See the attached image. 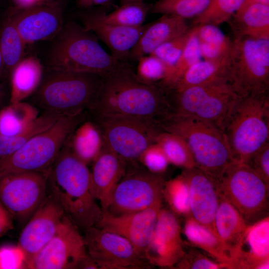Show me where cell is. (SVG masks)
I'll list each match as a JSON object with an SVG mask.
<instances>
[{
  "label": "cell",
  "instance_id": "7a4b0ae2",
  "mask_svg": "<svg viewBox=\"0 0 269 269\" xmlns=\"http://www.w3.org/2000/svg\"><path fill=\"white\" fill-rule=\"evenodd\" d=\"M49 178L51 192L73 223L85 230L96 226L102 211L95 196L91 171L67 143L53 163Z\"/></svg>",
  "mask_w": 269,
  "mask_h": 269
},
{
  "label": "cell",
  "instance_id": "db71d44e",
  "mask_svg": "<svg viewBox=\"0 0 269 269\" xmlns=\"http://www.w3.org/2000/svg\"><path fill=\"white\" fill-rule=\"evenodd\" d=\"M54 0H41V2H43V1H54Z\"/></svg>",
  "mask_w": 269,
  "mask_h": 269
},
{
  "label": "cell",
  "instance_id": "5bb4252c",
  "mask_svg": "<svg viewBox=\"0 0 269 269\" xmlns=\"http://www.w3.org/2000/svg\"><path fill=\"white\" fill-rule=\"evenodd\" d=\"M84 239L87 253L96 263L98 269L150 267L132 244L121 235L94 226L85 230Z\"/></svg>",
  "mask_w": 269,
  "mask_h": 269
},
{
  "label": "cell",
  "instance_id": "4fadbf2b",
  "mask_svg": "<svg viewBox=\"0 0 269 269\" xmlns=\"http://www.w3.org/2000/svg\"><path fill=\"white\" fill-rule=\"evenodd\" d=\"M87 255L84 237L65 215L54 236L27 262L26 269H78Z\"/></svg>",
  "mask_w": 269,
  "mask_h": 269
},
{
  "label": "cell",
  "instance_id": "f5cc1de1",
  "mask_svg": "<svg viewBox=\"0 0 269 269\" xmlns=\"http://www.w3.org/2000/svg\"><path fill=\"white\" fill-rule=\"evenodd\" d=\"M3 90L1 85L0 84V105L1 104V101L3 97Z\"/></svg>",
  "mask_w": 269,
  "mask_h": 269
},
{
  "label": "cell",
  "instance_id": "f6af8a7d",
  "mask_svg": "<svg viewBox=\"0 0 269 269\" xmlns=\"http://www.w3.org/2000/svg\"><path fill=\"white\" fill-rule=\"evenodd\" d=\"M196 34L200 42L214 44H222L231 41L223 31L216 26L209 24L194 25Z\"/></svg>",
  "mask_w": 269,
  "mask_h": 269
},
{
  "label": "cell",
  "instance_id": "1f68e13d",
  "mask_svg": "<svg viewBox=\"0 0 269 269\" xmlns=\"http://www.w3.org/2000/svg\"><path fill=\"white\" fill-rule=\"evenodd\" d=\"M61 116L45 112L20 133L12 136L0 135V158L18 149L33 136L50 127Z\"/></svg>",
  "mask_w": 269,
  "mask_h": 269
},
{
  "label": "cell",
  "instance_id": "e0dca14e",
  "mask_svg": "<svg viewBox=\"0 0 269 269\" xmlns=\"http://www.w3.org/2000/svg\"><path fill=\"white\" fill-rule=\"evenodd\" d=\"M162 202H158L143 210L122 215L115 216L107 212H103L95 226L125 238L132 244L138 255L146 261L145 252L162 206Z\"/></svg>",
  "mask_w": 269,
  "mask_h": 269
},
{
  "label": "cell",
  "instance_id": "f1b7e54d",
  "mask_svg": "<svg viewBox=\"0 0 269 269\" xmlns=\"http://www.w3.org/2000/svg\"><path fill=\"white\" fill-rule=\"evenodd\" d=\"M35 107L22 102L10 103L0 111V135L12 136L26 129L38 116Z\"/></svg>",
  "mask_w": 269,
  "mask_h": 269
},
{
  "label": "cell",
  "instance_id": "4316f807",
  "mask_svg": "<svg viewBox=\"0 0 269 269\" xmlns=\"http://www.w3.org/2000/svg\"><path fill=\"white\" fill-rule=\"evenodd\" d=\"M183 231L190 245L206 252L227 269H233L230 254L218 237L207 228L189 216L186 218Z\"/></svg>",
  "mask_w": 269,
  "mask_h": 269
},
{
  "label": "cell",
  "instance_id": "8fae6325",
  "mask_svg": "<svg viewBox=\"0 0 269 269\" xmlns=\"http://www.w3.org/2000/svg\"><path fill=\"white\" fill-rule=\"evenodd\" d=\"M165 182L162 174L148 170L125 174L114 188L105 212L119 216L149 208L162 201Z\"/></svg>",
  "mask_w": 269,
  "mask_h": 269
},
{
  "label": "cell",
  "instance_id": "60d3db41",
  "mask_svg": "<svg viewBox=\"0 0 269 269\" xmlns=\"http://www.w3.org/2000/svg\"><path fill=\"white\" fill-rule=\"evenodd\" d=\"M138 160L148 171L162 174L169 164L164 153L156 143L149 145L140 154Z\"/></svg>",
  "mask_w": 269,
  "mask_h": 269
},
{
  "label": "cell",
  "instance_id": "8d00e7d4",
  "mask_svg": "<svg viewBox=\"0 0 269 269\" xmlns=\"http://www.w3.org/2000/svg\"><path fill=\"white\" fill-rule=\"evenodd\" d=\"M162 197L175 214L185 218L190 216L189 190L181 174L165 182Z\"/></svg>",
  "mask_w": 269,
  "mask_h": 269
},
{
  "label": "cell",
  "instance_id": "7dc6e473",
  "mask_svg": "<svg viewBox=\"0 0 269 269\" xmlns=\"http://www.w3.org/2000/svg\"><path fill=\"white\" fill-rule=\"evenodd\" d=\"M111 0H77L76 4L81 8H89L97 5L106 4Z\"/></svg>",
  "mask_w": 269,
  "mask_h": 269
},
{
  "label": "cell",
  "instance_id": "d6a6232c",
  "mask_svg": "<svg viewBox=\"0 0 269 269\" xmlns=\"http://www.w3.org/2000/svg\"><path fill=\"white\" fill-rule=\"evenodd\" d=\"M151 6L152 4L144 1L121 5L109 13L102 9L96 10L99 17L106 23L125 27H138L143 25Z\"/></svg>",
  "mask_w": 269,
  "mask_h": 269
},
{
  "label": "cell",
  "instance_id": "ba28073f",
  "mask_svg": "<svg viewBox=\"0 0 269 269\" xmlns=\"http://www.w3.org/2000/svg\"><path fill=\"white\" fill-rule=\"evenodd\" d=\"M226 76L241 98L269 95V39L234 34Z\"/></svg>",
  "mask_w": 269,
  "mask_h": 269
},
{
  "label": "cell",
  "instance_id": "f907efd6",
  "mask_svg": "<svg viewBox=\"0 0 269 269\" xmlns=\"http://www.w3.org/2000/svg\"><path fill=\"white\" fill-rule=\"evenodd\" d=\"M145 0H120V3L121 5L138 1H144Z\"/></svg>",
  "mask_w": 269,
  "mask_h": 269
},
{
  "label": "cell",
  "instance_id": "d590c367",
  "mask_svg": "<svg viewBox=\"0 0 269 269\" xmlns=\"http://www.w3.org/2000/svg\"><path fill=\"white\" fill-rule=\"evenodd\" d=\"M201 57L199 41L194 26L193 32L169 76L165 81L158 85L164 90L172 89L184 72L193 64L200 60Z\"/></svg>",
  "mask_w": 269,
  "mask_h": 269
},
{
  "label": "cell",
  "instance_id": "277c9868",
  "mask_svg": "<svg viewBox=\"0 0 269 269\" xmlns=\"http://www.w3.org/2000/svg\"><path fill=\"white\" fill-rule=\"evenodd\" d=\"M159 126L162 131L182 137L190 149L195 167L216 181L233 161L223 131L207 121L194 116L170 114Z\"/></svg>",
  "mask_w": 269,
  "mask_h": 269
},
{
  "label": "cell",
  "instance_id": "30bf717a",
  "mask_svg": "<svg viewBox=\"0 0 269 269\" xmlns=\"http://www.w3.org/2000/svg\"><path fill=\"white\" fill-rule=\"evenodd\" d=\"M94 119L105 143L124 161L138 160L162 131L158 124L135 117L98 115Z\"/></svg>",
  "mask_w": 269,
  "mask_h": 269
},
{
  "label": "cell",
  "instance_id": "ab89813d",
  "mask_svg": "<svg viewBox=\"0 0 269 269\" xmlns=\"http://www.w3.org/2000/svg\"><path fill=\"white\" fill-rule=\"evenodd\" d=\"M137 61L136 74L142 81L150 84H159L166 78L167 68L155 56L146 55L140 57Z\"/></svg>",
  "mask_w": 269,
  "mask_h": 269
},
{
  "label": "cell",
  "instance_id": "c3c4849f",
  "mask_svg": "<svg viewBox=\"0 0 269 269\" xmlns=\"http://www.w3.org/2000/svg\"><path fill=\"white\" fill-rule=\"evenodd\" d=\"M15 7L18 8L28 7L41 2V0H12Z\"/></svg>",
  "mask_w": 269,
  "mask_h": 269
},
{
  "label": "cell",
  "instance_id": "d4e9b609",
  "mask_svg": "<svg viewBox=\"0 0 269 269\" xmlns=\"http://www.w3.org/2000/svg\"><path fill=\"white\" fill-rule=\"evenodd\" d=\"M232 18L234 34L255 39H269V4L241 5Z\"/></svg>",
  "mask_w": 269,
  "mask_h": 269
},
{
  "label": "cell",
  "instance_id": "6da1fadb",
  "mask_svg": "<svg viewBox=\"0 0 269 269\" xmlns=\"http://www.w3.org/2000/svg\"><path fill=\"white\" fill-rule=\"evenodd\" d=\"M93 116L135 117L158 124L171 114L164 90L141 80L128 62L102 77L97 94L88 109Z\"/></svg>",
  "mask_w": 269,
  "mask_h": 269
},
{
  "label": "cell",
  "instance_id": "bcb514c9",
  "mask_svg": "<svg viewBox=\"0 0 269 269\" xmlns=\"http://www.w3.org/2000/svg\"><path fill=\"white\" fill-rule=\"evenodd\" d=\"M13 227L9 213L0 203V237Z\"/></svg>",
  "mask_w": 269,
  "mask_h": 269
},
{
  "label": "cell",
  "instance_id": "cb8c5ba5",
  "mask_svg": "<svg viewBox=\"0 0 269 269\" xmlns=\"http://www.w3.org/2000/svg\"><path fill=\"white\" fill-rule=\"evenodd\" d=\"M248 226L238 211L220 195L214 228L216 236L230 254L233 269Z\"/></svg>",
  "mask_w": 269,
  "mask_h": 269
},
{
  "label": "cell",
  "instance_id": "5b68a950",
  "mask_svg": "<svg viewBox=\"0 0 269 269\" xmlns=\"http://www.w3.org/2000/svg\"><path fill=\"white\" fill-rule=\"evenodd\" d=\"M233 161L246 163L269 142V95L240 98L222 128Z\"/></svg>",
  "mask_w": 269,
  "mask_h": 269
},
{
  "label": "cell",
  "instance_id": "681fc988",
  "mask_svg": "<svg viewBox=\"0 0 269 269\" xmlns=\"http://www.w3.org/2000/svg\"><path fill=\"white\" fill-rule=\"evenodd\" d=\"M251 3H262L269 4V0H244L241 5H245Z\"/></svg>",
  "mask_w": 269,
  "mask_h": 269
},
{
  "label": "cell",
  "instance_id": "9a60e30c",
  "mask_svg": "<svg viewBox=\"0 0 269 269\" xmlns=\"http://www.w3.org/2000/svg\"><path fill=\"white\" fill-rule=\"evenodd\" d=\"M63 9L62 1L56 0L25 8L14 6L7 13L26 44L52 40L64 24Z\"/></svg>",
  "mask_w": 269,
  "mask_h": 269
},
{
  "label": "cell",
  "instance_id": "f35d334b",
  "mask_svg": "<svg viewBox=\"0 0 269 269\" xmlns=\"http://www.w3.org/2000/svg\"><path fill=\"white\" fill-rule=\"evenodd\" d=\"M193 32V27L182 35L162 44L150 54L160 59L167 68V77L161 83L165 81L169 76Z\"/></svg>",
  "mask_w": 269,
  "mask_h": 269
},
{
  "label": "cell",
  "instance_id": "ee69618b",
  "mask_svg": "<svg viewBox=\"0 0 269 269\" xmlns=\"http://www.w3.org/2000/svg\"><path fill=\"white\" fill-rule=\"evenodd\" d=\"M246 163L269 186V142L257 151Z\"/></svg>",
  "mask_w": 269,
  "mask_h": 269
},
{
  "label": "cell",
  "instance_id": "74e56055",
  "mask_svg": "<svg viewBox=\"0 0 269 269\" xmlns=\"http://www.w3.org/2000/svg\"><path fill=\"white\" fill-rule=\"evenodd\" d=\"M244 0H212L207 8L195 17L194 25L209 24L216 26L228 21L240 7Z\"/></svg>",
  "mask_w": 269,
  "mask_h": 269
},
{
  "label": "cell",
  "instance_id": "e575fe53",
  "mask_svg": "<svg viewBox=\"0 0 269 269\" xmlns=\"http://www.w3.org/2000/svg\"><path fill=\"white\" fill-rule=\"evenodd\" d=\"M212 0H158L152 4L150 13L172 14L186 19L203 12Z\"/></svg>",
  "mask_w": 269,
  "mask_h": 269
},
{
  "label": "cell",
  "instance_id": "816d5d0a",
  "mask_svg": "<svg viewBox=\"0 0 269 269\" xmlns=\"http://www.w3.org/2000/svg\"><path fill=\"white\" fill-rule=\"evenodd\" d=\"M4 71V65L2 57L0 51V76Z\"/></svg>",
  "mask_w": 269,
  "mask_h": 269
},
{
  "label": "cell",
  "instance_id": "d6986e66",
  "mask_svg": "<svg viewBox=\"0 0 269 269\" xmlns=\"http://www.w3.org/2000/svg\"><path fill=\"white\" fill-rule=\"evenodd\" d=\"M181 175L189 190L190 217L216 236L214 219L220 199L216 181L196 167L184 169Z\"/></svg>",
  "mask_w": 269,
  "mask_h": 269
},
{
  "label": "cell",
  "instance_id": "7c38bea8",
  "mask_svg": "<svg viewBox=\"0 0 269 269\" xmlns=\"http://www.w3.org/2000/svg\"><path fill=\"white\" fill-rule=\"evenodd\" d=\"M50 169L0 178V200L8 212L24 221L30 218L47 195Z\"/></svg>",
  "mask_w": 269,
  "mask_h": 269
},
{
  "label": "cell",
  "instance_id": "ac0fdd59",
  "mask_svg": "<svg viewBox=\"0 0 269 269\" xmlns=\"http://www.w3.org/2000/svg\"><path fill=\"white\" fill-rule=\"evenodd\" d=\"M66 215L51 192L46 195L20 234L18 246L23 251L26 264L54 236Z\"/></svg>",
  "mask_w": 269,
  "mask_h": 269
},
{
  "label": "cell",
  "instance_id": "7402d4cb",
  "mask_svg": "<svg viewBox=\"0 0 269 269\" xmlns=\"http://www.w3.org/2000/svg\"><path fill=\"white\" fill-rule=\"evenodd\" d=\"M190 28L185 19L172 14H162L148 24L137 42L130 51L129 60L137 61L151 54L162 44L187 32Z\"/></svg>",
  "mask_w": 269,
  "mask_h": 269
},
{
  "label": "cell",
  "instance_id": "3957f363",
  "mask_svg": "<svg viewBox=\"0 0 269 269\" xmlns=\"http://www.w3.org/2000/svg\"><path fill=\"white\" fill-rule=\"evenodd\" d=\"M52 40L47 55L51 70L90 73L104 77L125 62L107 53L94 33L75 21L64 24Z\"/></svg>",
  "mask_w": 269,
  "mask_h": 269
},
{
  "label": "cell",
  "instance_id": "9c48e42d",
  "mask_svg": "<svg viewBox=\"0 0 269 269\" xmlns=\"http://www.w3.org/2000/svg\"><path fill=\"white\" fill-rule=\"evenodd\" d=\"M221 196L248 225L269 216V189L247 164L233 161L216 181Z\"/></svg>",
  "mask_w": 269,
  "mask_h": 269
},
{
  "label": "cell",
  "instance_id": "52a82bcc",
  "mask_svg": "<svg viewBox=\"0 0 269 269\" xmlns=\"http://www.w3.org/2000/svg\"><path fill=\"white\" fill-rule=\"evenodd\" d=\"M102 81L96 74L51 70L37 89L35 100L45 112L76 115L89 108Z\"/></svg>",
  "mask_w": 269,
  "mask_h": 269
},
{
  "label": "cell",
  "instance_id": "83f0119b",
  "mask_svg": "<svg viewBox=\"0 0 269 269\" xmlns=\"http://www.w3.org/2000/svg\"><path fill=\"white\" fill-rule=\"evenodd\" d=\"M74 154L86 164L93 162L101 152L104 139L94 122H82L74 130L67 142Z\"/></svg>",
  "mask_w": 269,
  "mask_h": 269
},
{
  "label": "cell",
  "instance_id": "484cf974",
  "mask_svg": "<svg viewBox=\"0 0 269 269\" xmlns=\"http://www.w3.org/2000/svg\"><path fill=\"white\" fill-rule=\"evenodd\" d=\"M10 74V103L22 102L37 90L43 79V68L34 56L23 58Z\"/></svg>",
  "mask_w": 269,
  "mask_h": 269
},
{
  "label": "cell",
  "instance_id": "f546056e",
  "mask_svg": "<svg viewBox=\"0 0 269 269\" xmlns=\"http://www.w3.org/2000/svg\"><path fill=\"white\" fill-rule=\"evenodd\" d=\"M25 43L6 13L0 27V51L4 71L10 73L23 58Z\"/></svg>",
  "mask_w": 269,
  "mask_h": 269
},
{
  "label": "cell",
  "instance_id": "2e32d148",
  "mask_svg": "<svg viewBox=\"0 0 269 269\" xmlns=\"http://www.w3.org/2000/svg\"><path fill=\"white\" fill-rule=\"evenodd\" d=\"M176 215L170 209L161 207L145 252V259L150 265L174 267L184 255L185 244Z\"/></svg>",
  "mask_w": 269,
  "mask_h": 269
},
{
  "label": "cell",
  "instance_id": "836d02e7",
  "mask_svg": "<svg viewBox=\"0 0 269 269\" xmlns=\"http://www.w3.org/2000/svg\"><path fill=\"white\" fill-rule=\"evenodd\" d=\"M155 142L161 147L169 163L184 169L195 167L190 149L180 136L162 131L156 136Z\"/></svg>",
  "mask_w": 269,
  "mask_h": 269
},
{
  "label": "cell",
  "instance_id": "603a6c76",
  "mask_svg": "<svg viewBox=\"0 0 269 269\" xmlns=\"http://www.w3.org/2000/svg\"><path fill=\"white\" fill-rule=\"evenodd\" d=\"M269 216L249 225L234 269H269Z\"/></svg>",
  "mask_w": 269,
  "mask_h": 269
},
{
  "label": "cell",
  "instance_id": "44dd1931",
  "mask_svg": "<svg viewBox=\"0 0 269 269\" xmlns=\"http://www.w3.org/2000/svg\"><path fill=\"white\" fill-rule=\"evenodd\" d=\"M92 163L93 190L103 213L107 209L114 188L126 174L125 161L104 142L101 152Z\"/></svg>",
  "mask_w": 269,
  "mask_h": 269
},
{
  "label": "cell",
  "instance_id": "8992f818",
  "mask_svg": "<svg viewBox=\"0 0 269 269\" xmlns=\"http://www.w3.org/2000/svg\"><path fill=\"white\" fill-rule=\"evenodd\" d=\"M84 120L83 112L62 116L18 149L0 158V178L15 173L49 170L71 135Z\"/></svg>",
  "mask_w": 269,
  "mask_h": 269
},
{
  "label": "cell",
  "instance_id": "b9f144b4",
  "mask_svg": "<svg viewBox=\"0 0 269 269\" xmlns=\"http://www.w3.org/2000/svg\"><path fill=\"white\" fill-rule=\"evenodd\" d=\"M178 269H220L227 267L219 262H216L195 250L185 252L182 259L176 264Z\"/></svg>",
  "mask_w": 269,
  "mask_h": 269
},
{
  "label": "cell",
  "instance_id": "11a10c76",
  "mask_svg": "<svg viewBox=\"0 0 269 269\" xmlns=\"http://www.w3.org/2000/svg\"></svg>",
  "mask_w": 269,
  "mask_h": 269
},
{
  "label": "cell",
  "instance_id": "ffe728a7",
  "mask_svg": "<svg viewBox=\"0 0 269 269\" xmlns=\"http://www.w3.org/2000/svg\"><path fill=\"white\" fill-rule=\"evenodd\" d=\"M79 18L82 25L103 41L113 57L120 62H128L130 51L148 25L125 27L109 24L99 17L96 10L83 12Z\"/></svg>",
  "mask_w": 269,
  "mask_h": 269
},
{
  "label": "cell",
  "instance_id": "4dcf8cb0",
  "mask_svg": "<svg viewBox=\"0 0 269 269\" xmlns=\"http://www.w3.org/2000/svg\"><path fill=\"white\" fill-rule=\"evenodd\" d=\"M226 64L227 63L200 60L190 67L173 87L168 90L180 91L217 79L227 78Z\"/></svg>",
  "mask_w": 269,
  "mask_h": 269
},
{
  "label": "cell",
  "instance_id": "7bdbcfd3",
  "mask_svg": "<svg viewBox=\"0 0 269 269\" xmlns=\"http://www.w3.org/2000/svg\"><path fill=\"white\" fill-rule=\"evenodd\" d=\"M25 268V256L18 246H5L0 248V269Z\"/></svg>",
  "mask_w": 269,
  "mask_h": 269
}]
</instances>
